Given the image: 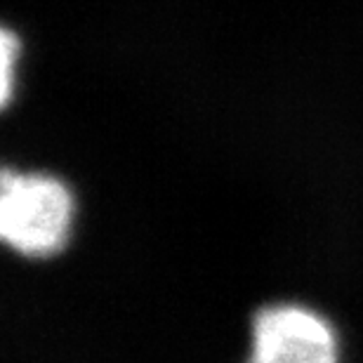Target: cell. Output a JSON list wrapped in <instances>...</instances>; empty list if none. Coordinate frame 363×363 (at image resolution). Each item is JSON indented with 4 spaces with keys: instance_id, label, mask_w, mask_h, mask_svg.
Segmentation results:
<instances>
[{
    "instance_id": "obj_1",
    "label": "cell",
    "mask_w": 363,
    "mask_h": 363,
    "mask_svg": "<svg viewBox=\"0 0 363 363\" xmlns=\"http://www.w3.org/2000/svg\"><path fill=\"white\" fill-rule=\"evenodd\" d=\"M78 203L67 179L45 170L0 172V241L14 255L43 262L67 250Z\"/></svg>"
},
{
    "instance_id": "obj_2",
    "label": "cell",
    "mask_w": 363,
    "mask_h": 363,
    "mask_svg": "<svg viewBox=\"0 0 363 363\" xmlns=\"http://www.w3.org/2000/svg\"><path fill=\"white\" fill-rule=\"evenodd\" d=\"M245 363H342V340L321 309L293 300L269 302L250 318Z\"/></svg>"
},
{
    "instance_id": "obj_3",
    "label": "cell",
    "mask_w": 363,
    "mask_h": 363,
    "mask_svg": "<svg viewBox=\"0 0 363 363\" xmlns=\"http://www.w3.org/2000/svg\"><path fill=\"white\" fill-rule=\"evenodd\" d=\"M21 43L14 35L12 28H3L0 33V101L7 106L12 101V90H14V67L19 60Z\"/></svg>"
}]
</instances>
